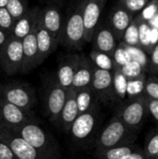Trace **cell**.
Returning <instances> with one entry per match:
<instances>
[{"mask_svg":"<svg viewBox=\"0 0 158 159\" xmlns=\"http://www.w3.org/2000/svg\"><path fill=\"white\" fill-rule=\"evenodd\" d=\"M12 129L24 138L44 159L60 158L61 151L56 140L35 121V118Z\"/></svg>","mask_w":158,"mask_h":159,"instance_id":"1","label":"cell"},{"mask_svg":"<svg viewBox=\"0 0 158 159\" xmlns=\"http://www.w3.org/2000/svg\"><path fill=\"white\" fill-rule=\"evenodd\" d=\"M138 133L129 129L115 115L109 120L95 139V151L134 143Z\"/></svg>","mask_w":158,"mask_h":159,"instance_id":"2","label":"cell"},{"mask_svg":"<svg viewBox=\"0 0 158 159\" xmlns=\"http://www.w3.org/2000/svg\"><path fill=\"white\" fill-rule=\"evenodd\" d=\"M82 7L83 0L70 13L62 26L60 44L72 50H81L85 43V26Z\"/></svg>","mask_w":158,"mask_h":159,"instance_id":"3","label":"cell"},{"mask_svg":"<svg viewBox=\"0 0 158 159\" xmlns=\"http://www.w3.org/2000/svg\"><path fill=\"white\" fill-rule=\"evenodd\" d=\"M100 117V107L78 115L68 131L74 145L84 147L90 143L97 131Z\"/></svg>","mask_w":158,"mask_h":159,"instance_id":"4","label":"cell"},{"mask_svg":"<svg viewBox=\"0 0 158 159\" xmlns=\"http://www.w3.org/2000/svg\"><path fill=\"white\" fill-rule=\"evenodd\" d=\"M115 115L129 129L138 133L148 116L145 97L142 95L122 102L118 105Z\"/></svg>","mask_w":158,"mask_h":159,"instance_id":"5","label":"cell"},{"mask_svg":"<svg viewBox=\"0 0 158 159\" xmlns=\"http://www.w3.org/2000/svg\"><path fill=\"white\" fill-rule=\"evenodd\" d=\"M0 97L30 113H33L36 102L35 93L33 88L26 83L19 81L2 85Z\"/></svg>","mask_w":158,"mask_h":159,"instance_id":"6","label":"cell"},{"mask_svg":"<svg viewBox=\"0 0 158 159\" xmlns=\"http://www.w3.org/2000/svg\"><path fill=\"white\" fill-rule=\"evenodd\" d=\"M23 61L22 42L20 39L9 37L0 48V66L7 75L20 73Z\"/></svg>","mask_w":158,"mask_h":159,"instance_id":"7","label":"cell"},{"mask_svg":"<svg viewBox=\"0 0 158 159\" xmlns=\"http://www.w3.org/2000/svg\"><path fill=\"white\" fill-rule=\"evenodd\" d=\"M0 138L9 146L18 159H44L14 129L0 123Z\"/></svg>","mask_w":158,"mask_h":159,"instance_id":"8","label":"cell"},{"mask_svg":"<svg viewBox=\"0 0 158 159\" xmlns=\"http://www.w3.org/2000/svg\"><path fill=\"white\" fill-rule=\"evenodd\" d=\"M67 92L65 89L61 87L56 79L47 82L44 92V106L45 112L48 120L57 125L61 111L64 105Z\"/></svg>","mask_w":158,"mask_h":159,"instance_id":"9","label":"cell"},{"mask_svg":"<svg viewBox=\"0 0 158 159\" xmlns=\"http://www.w3.org/2000/svg\"><path fill=\"white\" fill-rule=\"evenodd\" d=\"M91 88L97 95L100 102L109 104L115 102L114 90V75L112 71L95 66Z\"/></svg>","mask_w":158,"mask_h":159,"instance_id":"10","label":"cell"},{"mask_svg":"<svg viewBox=\"0 0 158 159\" xmlns=\"http://www.w3.org/2000/svg\"><path fill=\"white\" fill-rule=\"evenodd\" d=\"M108 0H83V20L85 26V42H90L100 24L102 10Z\"/></svg>","mask_w":158,"mask_h":159,"instance_id":"11","label":"cell"},{"mask_svg":"<svg viewBox=\"0 0 158 159\" xmlns=\"http://www.w3.org/2000/svg\"><path fill=\"white\" fill-rule=\"evenodd\" d=\"M38 20L40 24L53 36L60 45L61 34L63 26L62 15L60 8L55 4H49L40 9Z\"/></svg>","mask_w":158,"mask_h":159,"instance_id":"12","label":"cell"},{"mask_svg":"<svg viewBox=\"0 0 158 159\" xmlns=\"http://www.w3.org/2000/svg\"><path fill=\"white\" fill-rule=\"evenodd\" d=\"M35 118L33 113L27 112L0 97V123L9 128H17Z\"/></svg>","mask_w":158,"mask_h":159,"instance_id":"13","label":"cell"},{"mask_svg":"<svg viewBox=\"0 0 158 159\" xmlns=\"http://www.w3.org/2000/svg\"><path fill=\"white\" fill-rule=\"evenodd\" d=\"M79 60L80 54L77 53H69L60 59L56 74V81L66 90H69L72 87L73 79L79 64Z\"/></svg>","mask_w":158,"mask_h":159,"instance_id":"14","label":"cell"},{"mask_svg":"<svg viewBox=\"0 0 158 159\" xmlns=\"http://www.w3.org/2000/svg\"><path fill=\"white\" fill-rule=\"evenodd\" d=\"M91 41L93 42L94 51L114 58L115 51L117 48V40L109 25L99 24Z\"/></svg>","mask_w":158,"mask_h":159,"instance_id":"15","label":"cell"},{"mask_svg":"<svg viewBox=\"0 0 158 159\" xmlns=\"http://www.w3.org/2000/svg\"><path fill=\"white\" fill-rule=\"evenodd\" d=\"M39 11L40 8L37 7H29L20 18L15 20L10 32V37L22 40L27 34H29L37 23Z\"/></svg>","mask_w":158,"mask_h":159,"instance_id":"16","label":"cell"},{"mask_svg":"<svg viewBox=\"0 0 158 159\" xmlns=\"http://www.w3.org/2000/svg\"><path fill=\"white\" fill-rule=\"evenodd\" d=\"M134 19V15L122 7L120 5L115 7L111 15H110V22L109 27L113 31L116 40L122 41L123 36L127 31V29L131 24Z\"/></svg>","mask_w":158,"mask_h":159,"instance_id":"17","label":"cell"},{"mask_svg":"<svg viewBox=\"0 0 158 159\" xmlns=\"http://www.w3.org/2000/svg\"><path fill=\"white\" fill-rule=\"evenodd\" d=\"M94 68L95 65L91 61V59L88 58L87 55L81 53L79 64L74 74L71 89L77 91L84 88L90 87L92 82Z\"/></svg>","mask_w":158,"mask_h":159,"instance_id":"18","label":"cell"},{"mask_svg":"<svg viewBox=\"0 0 158 159\" xmlns=\"http://www.w3.org/2000/svg\"><path fill=\"white\" fill-rule=\"evenodd\" d=\"M35 28V27H34ZM22 51H23V61L20 69V74H28L34 68L37 67V57L38 49L35 37L34 29L27 34L22 40Z\"/></svg>","mask_w":158,"mask_h":159,"instance_id":"19","label":"cell"},{"mask_svg":"<svg viewBox=\"0 0 158 159\" xmlns=\"http://www.w3.org/2000/svg\"><path fill=\"white\" fill-rule=\"evenodd\" d=\"M78 115L79 113L76 103V92L73 89H70L67 92V97L56 126H58L63 131L68 132L70 127L78 116Z\"/></svg>","mask_w":158,"mask_h":159,"instance_id":"20","label":"cell"},{"mask_svg":"<svg viewBox=\"0 0 158 159\" xmlns=\"http://www.w3.org/2000/svg\"><path fill=\"white\" fill-rule=\"evenodd\" d=\"M35 37L37 43L38 49V57H37V66L41 64L59 46V44L55 41L53 36L40 24L39 20L34 28Z\"/></svg>","mask_w":158,"mask_h":159,"instance_id":"21","label":"cell"},{"mask_svg":"<svg viewBox=\"0 0 158 159\" xmlns=\"http://www.w3.org/2000/svg\"><path fill=\"white\" fill-rule=\"evenodd\" d=\"M76 92V103L78 107V113L83 114L93 109L99 108V100L93 89L90 87L79 89Z\"/></svg>","mask_w":158,"mask_h":159,"instance_id":"22","label":"cell"},{"mask_svg":"<svg viewBox=\"0 0 158 159\" xmlns=\"http://www.w3.org/2000/svg\"><path fill=\"white\" fill-rule=\"evenodd\" d=\"M139 147L138 144L129 143V144H122L115 147H111L104 150L95 151V157L97 159H122L136 150Z\"/></svg>","mask_w":158,"mask_h":159,"instance_id":"23","label":"cell"},{"mask_svg":"<svg viewBox=\"0 0 158 159\" xmlns=\"http://www.w3.org/2000/svg\"><path fill=\"white\" fill-rule=\"evenodd\" d=\"M114 75V90H115V102L117 100L123 101L127 95V85H128V78L122 73L120 67L115 66L113 71Z\"/></svg>","mask_w":158,"mask_h":159,"instance_id":"24","label":"cell"},{"mask_svg":"<svg viewBox=\"0 0 158 159\" xmlns=\"http://www.w3.org/2000/svg\"><path fill=\"white\" fill-rule=\"evenodd\" d=\"M142 150L148 159H154L158 154V125L146 136Z\"/></svg>","mask_w":158,"mask_h":159,"instance_id":"25","label":"cell"},{"mask_svg":"<svg viewBox=\"0 0 158 159\" xmlns=\"http://www.w3.org/2000/svg\"><path fill=\"white\" fill-rule=\"evenodd\" d=\"M146 77L147 75H142L139 77L128 80L127 94L129 95V99L143 95V88Z\"/></svg>","mask_w":158,"mask_h":159,"instance_id":"26","label":"cell"},{"mask_svg":"<svg viewBox=\"0 0 158 159\" xmlns=\"http://www.w3.org/2000/svg\"><path fill=\"white\" fill-rule=\"evenodd\" d=\"M122 41L124 42V44H126L128 46L142 48L141 42H140V36H139L138 23H137V20H136L135 17H134L131 24L129 25V27L127 29V31H126V33H125V34L123 36Z\"/></svg>","mask_w":158,"mask_h":159,"instance_id":"27","label":"cell"},{"mask_svg":"<svg viewBox=\"0 0 158 159\" xmlns=\"http://www.w3.org/2000/svg\"><path fill=\"white\" fill-rule=\"evenodd\" d=\"M90 59L93 61L94 65L99 67V68L109 70V71H112V72L115 68V62L114 61V58L110 57V56H108L106 54L100 53V52H97V51L93 50V53H92Z\"/></svg>","mask_w":158,"mask_h":159,"instance_id":"28","label":"cell"},{"mask_svg":"<svg viewBox=\"0 0 158 159\" xmlns=\"http://www.w3.org/2000/svg\"><path fill=\"white\" fill-rule=\"evenodd\" d=\"M6 8L14 20H17L28 10L27 0H8Z\"/></svg>","mask_w":158,"mask_h":159,"instance_id":"29","label":"cell"},{"mask_svg":"<svg viewBox=\"0 0 158 159\" xmlns=\"http://www.w3.org/2000/svg\"><path fill=\"white\" fill-rule=\"evenodd\" d=\"M122 73L125 75V76L129 79H133L136 77H139L142 75H147L146 70L142 66L141 63H139L136 61H130L122 67H120Z\"/></svg>","mask_w":158,"mask_h":159,"instance_id":"30","label":"cell"},{"mask_svg":"<svg viewBox=\"0 0 158 159\" xmlns=\"http://www.w3.org/2000/svg\"><path fill=\"white\" fill-rule=\"evenodd\" d=\"M143 96L158 100V77L156 75H149L146 77L143 88Z\"/></svg>","mask_w":158,"mask_h":159,"instance_id":"31","label":"cell"},{"mask_svg":"<svg viewBox=\"0 0 158 159\" xmlns=\"http://www.w3.org/2000/svg\"><path fill=\"white\" fill-rule=\"evenodd\" d=\"M151 0H118V5L132 13L141 12Z\"/></svg>","mask_w":158,"mask_h":159,"instance_id":"32","label":"cell"},{"mask_svg":"<svg viewBox=\"0 0 158 159\" xmlns=\"http://www.w3.org/2000/svg\"><path fill=\"white\" fill-rule=\"evenodd\" d=\"M15 20L6 7H0V29L7 32L10 34Z\"/></svg>","mask_w":158,"mask_h":159,"instance_id":"33","label":"cell"},{"mask_svg":"<svg viewBox=\"0 0 158 159\" xmlns=\"http://www.w3.org/2000/svg\"><path fill=\"white\" fill-rule=\"evenodd\" d=\"M147 75H158V42L153 47L152 50L150 51Z\"/></svg>","mask_w":158,"mask_h":159,"instance_id":"34","label":"cell"},{"mask_svg":"<svg viewBox=\"0 0 158 159\" xmlns=\"http://www.w3.org/2000/svg\"><path fill=\"white\" fill-rule=\"evenodd\" d=\"M143 15H141L144 20H149L158 14V0H151L146 7L142 10Z\"/></svg>","mask_w":158,"mask_h":159,"instance_id":"35","label":"cell"},{"mask_svg":"<svg viewBox=\"0 0 158 159\" xmlns=\"http://www.w3.org/2000/svg\"><path fill=\"white\" fill-rule=\"evenodd\" d=\"M145 100H146L148 115H150L152 116V118L158 125V100L150 99V98H146V97H145Z\"/></svg>","mask_w":158,"mask_h":159,"instance_id":"36","label":"cell"},{"mask_svg":"<svg viewBox=\"0 0 158 159\" xmlns=\"http://www.w3.org/2000/svg\"><path fill=\"white\" fill-rule=\"evenodd\" d=\"M0 159H18L9 146L0 138Z\"/></svg>","mask_w":158,"mask_h":159,"instance_id":"37","label":"cell"},{"mask_svg":"<svg viewBox=\"0 0 158 159\" xmlns=\"http://www.w3.org/2000/svg\"><path fill=\"white\" fill-rule=\"evenodd\" d=\"M122 159H148L146 155L144 154L142 147L139 146L136 150H134L133 152H131L130 154H129L128 156H126L125 157Z\"/></svg>","mask_w":158,"mask_h":159,"instance_id":"38","label":"cell"},{"mask_svg":"<svg viewBox=\"0 0 158 159\" xmlns=\"http://www.w3.org/2000/svg\"><path fill=\"white\" fill-rule=\"evenodd\" d=\"M9 37H10V34L7 32L0 29V48L7 43V41L9 39Z\"/></svg>","mask_w":158,"mask_h":159,"instance_id":"39","label":"cell"},{"mask_svg":"<svg viewBox=\"0 0 158 159\" xmlns=\"http://www.w3.org/2000/svg\"><path fill=\"white\" fill-rule=\"evenodd\" d=\"M8 0H0V7H6Z\"/></svg>","mask_w":158,"mask_h":159,"instance_id":"40","label":"cell"},{"mask_svg":"<svg viewBox=\"0 0 158 159\" xmlns=\"http://www.w3.org/2000/svg\"><path fill=\"white\" fill-rule=\"evenodd\" d=\"M48 1H50V2H60L61 0H48Z\"/></svg>","mask_w":158,"mask_h":159,"instance_id":"41","label":"cell"},{"mask_svg":"<svg viewBox=\"0 0 158 159\" xmlns=\"http://www.w3.org/2000/svg\"><path fill=\"white\" fill-rule=\"evenodd\" d=\"M1 89H2V84L0 83V94H1Z\"/></svg>","mask_w":158,"mask_h":159,"instance_id":"42","label":"cell"},{"mask_svg":"<svg viewBox=\"0 0 158 159\" xmlns=\"http://www.w3.org/2000/svg\"><path fill=\"white\" fill-rule=\"evenodd\" d=\"M154 159H158V154L156 155V157H155V158Z\"/></svg>","mask_w":158,"mask_h":159,"instance_id":"43","label":"cell"}]
</instances>
